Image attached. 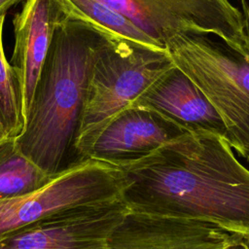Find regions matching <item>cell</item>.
<instances>
[{
	"instance_id": "6da1fadb",
	"label": "cell",
	"mask_w": 249,
	"mask_h": 249,
	"mask_svg": "<svg viewBox=\"0 0 249 249\" xmlns=\"http://www.w3.org/2000/svg\"><path fill=\"white\" fill-rule=\"evenodd\" d=\"M120 168L129 211L208 221L249 235V169L226 137L187 131Z\"/></svg>"
},
{
	"instance_id": "7a4b0ae2",
	"label": "cell",
	"mask_w": 249,
	"mask_h": 249,
	"mask_svg": "<svg viewBox=\"0 0 249 249\" xmlns=\"http://www.w3.org/2000/svg\"><path fill=\"white\" fill-rule=\"evenodd\" d=\"M120 36L66 17L56 26L26 122L15 142L49 175L66 166L99 53Z\"/></svg>"
},
{
	"instance_id": "3957f363",
	"label": "cell",
	"mask_w": 249,
	"mask_h": 249,
	"mask_svg": "<svg viewBox=\"0 0 249 249\" xmlns=\"http://www.w3.org/2000/svg\"><path fill=\"white\" fill-rule=\"evenodd\" d=\"M174 67L166 50L119 37L99 53L73 144L77 159L87 158L105 126L159 78Z\"/></svg>"
},
{
	"instance_id": "277c9868",
	"label": "cell",
	"mask_w": 249,
	"mask_h": 249,
	"mask_svg": "<svg viewBox=\"0 0 249 249\" xmlns=\"http://www.w3.org/2000/svg\"><path fill=\"white\" fill-rule=\"evenodd\" d=\"M165 49L216 109L231 148L249 160V61L201 35L178 34Z\"/></svg>"
},
{
	"instance_id": "5b68a950",
	"label": "cell",
	"mask_w": 249,
	"mask_h": 249,
	"mask_svg": "<svg viewBox=\"0 0 249 249\" xmlns=\"http://www.w3.org/2000/svg\"><path fill=\"white\" fill-rule=\"evenodd\" d=\"M122 169L87 157L77 159L24 195L0 199V237L53 216L123 198Z\"/></svg>"
},
{
	"instance_id": "8992f818",
	"label": "cell",
	"mask_w": 249,
	"mask_h": 249,
	"mask_svg": "<svg viewBox=\"0 0 249 249\" xmlns=\"http://www.w3.org/2000/svg\"><path fill=\"white\" fill-rule=\"evenodd\" d=\"M97 1L123 15L164 49L178 34H210L249 61L243 14L230 0Z\"/></svg>"
},
{
	"instance_id": "52a82bcc",
	"label": "cell",
	"mask_w": 249,
	"mask_h": 249,
	"mask_svg": "<svg viewBox=\"0 0 249 249\" xmlns=\"http://www.w3.org/2000/svg\"><path fill=\"white\" fill-rule=\"evenodd\" d=\"M128 211L122 198L59 214L0 237V249H108Z\"/></svg>"
},
{
	"instance_id": "ba28073f",
	"label": "cell",
	"mask_w": 249,
	"mask_h": 249,
	"mask_svg": "<svg viewBox=\"0 0 249 249\" xmlns=\"http://www.w3.org/2000/svg\"><path fill=\"white\" fill-rule=\"evenodd\" d=\"M231 233L208 221L128 211L108 249H222Z\"/></svg>"
},
{
	"instance_id": "9c48e42d",
	"label": "cell",
	"mask_w": 249,
	"mask_h": 249,
	"mask_svg": "<svg viewBox=\"0 0 249 249\" xmlns=\"http://www.w3.org/2000/svg\"><path fill=\"white\" fill-rule=\"evenodd\" d=\"M185 132L187 130L161 114L130 105L105 126L87 157L120 167L147 157Z\"/></svg>"
},
{
	"instance_id": "30bf717a",
	"label": "cell",
	"mask_w": 249,
	"mask_h": 249,
	"mask_svg": "<svg viewBox=\"0 0 249 249\" xmlns=\"http://www.w3.org/2000/svg\"><path fill=\"white\" fill-rule=\"evenodd\" d=\"M65 17L57 0H25L14 18L15 46L10 64L19 89L22 128L54 30Z\"/></svg>"
},
{
	"instance_id": "8fae6325",
	"label": "cell",
	"mask_w": 249,
	"mask_h": 249,
	"mask_svg": "<svg viewBox=\"0 0 249 249\" xmlns=\"http://www.w3.org/2000/svg\"><path fill=\"white\" fill-rule=\"evenodd\" d=\"M132 105L152 109L187 131L205 130L227 138L226 125L200 89L175 65Z\"/></svg>"
},
{
	"instance_id": "7c38bea8",
	"label": "cell",
	"mask_w": 249,
	"mask_h": 249,
	"mask_svg": "<svg viewBox=\"0 0 249 249\" xmlns=\"http://www.w3.org/2000/svg\"><path fill=\"white\" fill-rule=\"evenodd\" d=\"M51 176L19 151L15 138L0 145V199L31 192Z\"/></svg>"
},
{
	"instance_id": "4fadbf2b",
	"label": "cell",
	"mask_w": 249,
	"mask_h": 249,
	"mask_svg": "<svg viewBox=\"0 0 249 249\" xmlns=\"http://www.w3.org/2000/svg\"><path fill=\"white\" fill-rule=\"evenodd\" d=\"M57 1L65 14L70 18L86 21L101 30L112 32L140 45L157 50H166L153 41L123 15L97 0Z\"/></svg>"
},
{
	"instance_id": "5bb4252c",
	"label": "cell",
	"mask_w": 249,
	"mask_h": 249,
	"mask_svg": "<svg viewBox=\"0 0 249 249\" xmlns=\"http://www.w3.org/2000/svg\"><path fill=\"white\" fill-rule=\"evenodd\" d=\"M6 15L0 16V119L11 138H16L22 130L20 94L18 85L10 62H8L2 41Z\"/></svg>"
},
{
	"instance_id": "9a60e30c",
	"label": "cell",
	"mask_w": 249,
	"mask_h": 249,
	"mask_svg": "<svg viewBox=\"0 0 249 249\" xmlns=\"http://www.w3.org/2000/svg\"><path fill=\"white\" fill-rule=\"evenodd\" d=\"M241 3V11L244 18V26L245 32L247 36V43H248V50H249V5L246 0H240Z\"/></svg>"
},
{
	"instance_id": "2e32d148",
	"label": "cell",
	"mask_w": 249,
	"mask_h": 249,
	"mask_svg": "<svg viewBox=\"0 0 249 249\" xmlns=\"http://www.w3.org/2000/svg\"><path fill=\"white\" fill-rule=\"evenodd\" d=\"M21 0H0V16L6 15V12L14 5L18 4Z\"/></svg>"
},
{
	"instance_id": "e0dca14e",
	"label": "cell",
	"mask_w": 249,
	"mask_h": 249,
	"mask_svg": "<svg viewBox=\"0 0 249 249\" xmlns=\"http://www.w3.org/2000/svg\"><path fill=\"white\" fill-rule=\"evenodd\" d=\"M8 138H11V137L8 136V134H7V132H6L5 128H4V125H3L2 122H1V119H0V145L3 142H5Z\"/></svg>"
}]
</instances>
